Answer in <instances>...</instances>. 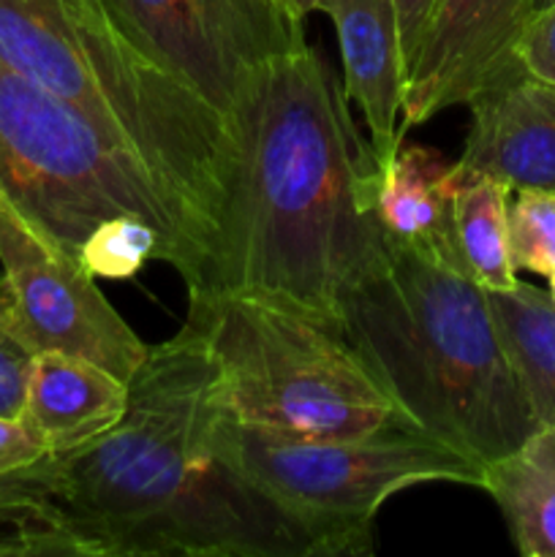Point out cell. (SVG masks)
Returning a JSON list of instances; mask_svg holds the SVG:
<instances>
[{
  "label": "cell",
  "instance_id": "27",
  "mask_svg": "<svg viewBox=\"0 0 555 557\" xmlns=\"http://www.w3.org/2000/svg\"><path fill=\"white\" fill-rule=\"evenodd\" d=\"M547 281H550V297L555 299V270L550 272V275H547Z\"/></svg>",
  "mask_w": 555,
  "mask_h": 557
},
{
  "label": "cell",
  "instance_id": "9",
  "mask_svg": "<svg viewBox=\"0 0 555 557\" xmlns=\"http://www.w3.org/2000/svg\"><path fill=\"white\" fill-rule=\"evenodd\" d=\"M125 30L226 117L254 65L305 47L294 0H103Z\"/></svg>",
  "mask_w": 555,
  "mask_h": 557
},
{
  "label": "cell",
  "instance_id": "24",
  "mask_svg": "<svg viewBox=\"0 0 555 557\" xmlns=\"http://www.w3.org/2000/svg\"><path fill=\"white\" fill-rule=\"evenodd\" d=\"M435 0H395L397 22H400V41H403V60H406V74L417 54L419 41H422L424 25L433 11Z\"/></svg>",
  "mask_w": 555,
  "mask_h": 557
},
{
  "label": "cell",
  "instance_id": "22",
  "mask_svg": "<svg viewBox=\"0 0 555 557\" xmlns=\"http://www.w3.org/2000/svg\"><path fill=\"white\" fill-rule=\"evenodd\" d=\"M517 63L533 79L555 85V3L526 22L517 41Z\"/></svg>",
  "mask_w": 555,
  "mask_h": 557
},
{
  "label": "cell",
  "instance_id": "1",
  "mask_svg": "<svg viewBox=\"0 0 555 557\" xmlns=\"http://www.w3.org/2000/svg\"><path fill=\"white\" fill-rule=\"evenodd\" d=\"M232 169L205 283L254 294L341 335L348 294L386 259L379 169L335 71L305 44L254 65L232 112Z\"/></svg>",
  "mask_w": 555,
  "mask_h": 557
},
{
  "label": "cell",
  "instance_id": "21",
  "mask_svg": "<svg viewBox=\"0 0 555 557\" xmlns=\"http://www.w3.org/2000/svg\"><path fill=\"white\" fill-rule=\"evenodd\" d=\"M36 354L20 341L0 310V417H22Z\"/></svg>",
  "mask_w": 555,
  "mask_h": 557
},
{
  "label": "cell",
  "instance_id": "20",
  "mask_svg": "<svg viewBox=\"0 0 555 557\" xmlns=\"http://www.w3.org/2000/svg\"><path fill=\"white\" fill-rule=\"evenodd\" d=\"M509 253L515 270L544 277L555 270V190H517L509 205Z\"/></svg>",
  "mask_w": 555,
  "mask_h": 557
},
{
  "label": "cell",
  "instance_id": "25",
  "mask_svg": "<svg viewBox=\"0 0 555 557\" xmlns=\"http://www.w3.org/2000/svg\"><path fill=\"white\" fill-rule=\"evenodd\" d=\"M316 3H319V0H297V5L305 11V14H308V11H313Z\"/></svg>",
  "mask_w": 555,
  "mask_h": 557
},
{
  "label": "cell",
  "instance_id": "10",
  "mask_svg": "<svg viewBox=\"0 0 555 557\" xmlns=\"http://www.w3.org/2000/svg\"><path fill=\"white\" fill-rule=\"evenodd\" d=\"M533 0H435L406 74L400 131L471 101L517 63Z\"/></svg>",
  "mask_w": 555,
  "mask_h": 557
},
{
  "label": "cell",
  "instance_id": "3",
  "mask_svg": "<svg viewBox=\"0 0 555 557\" xmlns=\"http://www.w3.org/2000/svg\"><path fill=\"white\" fill-rule=\"evenodd\" d=\"M341 335L414 428L482 466L539 428L488 292L457 267L386 243L343 305Z\"/></svg>",
  "mask_w": 555,
  "mask_h": 557
},
{
  "label": "cell",
  "instance_id": "8",
  "mask_svg": "<svg viewBox=\"0 0 555 557\" xmlns=\"http://www.w3.org/2000/svg\"><path fill=\"white\" fill-rule=\"evenodd\" d=\"M0 310L33 354L87 359L128 384L150 346L109 305L79 259L0 196Z\"/></svg>",
  "mask_w": 555,
  "mask_h": 557
},
{
  "label": "cell",
  "instance_id": "7",
  "mask_svg": "<svg viewBox=\"0 0 555 557\" xmlns=\"http://www.w3.org/2000/svg\"><path fill=\"white\" fill-rule=\"evenodd\" d=\"M212 441L239 479L303 528L313 557L373 553L375 515L403 490L482 487V462L414 424L370 438L303 441L239 424L223 406Z\"/></svg>",
  "mask_w": 555,
  "mask_h": 557
},
{
  "label": "cell",
  "instance_id": "28",
  "mask_svg": "<svg viewBox=\"0 0 555 557\" xmlns=\"http://www.w3.org/2000/svg\"><path fill=\"white\" fill-rule=\"evenodd\" d=\"M294 3H297V0H294Z\"/></svg>",
  "mask_w": 555,
  "mask_h": 557
},
{
  "label": "cell",
  "instance_id": "14",
  "mask_svg": "<svg viewBox=\"0 0 555 557\" xmlns=\"http://www.w3.org/2000/svg\"><path fill=\"white\" fill-rule=\"evenodd\" d=\"M128 384L107 368L60 351L33 357L22 419L38 433L49 457L82 449L120 422Z\"/></svg>",
  "mask_w": 555,
  "mask_h": 557
},
{
  "label": "cell",
  "instance_id": "5",
  "mask_svg": "<svg viewBox=\"0 0 555 557\" xmlns=\"http://www.w3.org/2000/svg\"><path fill=\"white\" fill-rule=\"evenodd\" d=\"M0 196L49 239L79 253L92 228L136 215L163 239L188 292L205 283L210 239L139 156L107 128L0 60Z\"/></svg>",
  "mask_w": 555,
  "mask_h": 557
},
{
  "label": "cell",
  "instance_id": "4",
  "mask_svg": "<svg viewBox=\"0 0 555 557\" xmlns=\"http://www.w3.org/2000/svg\"><path fill=\"white\" fill-rule=\"evenodd\" d=\"M0 60L123 139L199 221L212 250L234 152L226 117L163 69L103 0H0Z\"/></svg>",
  "mask_w": 555,
  "mask_h": 557
},
{
  "label": "cell",
  "instance_id": "18",
  "mask_svg": "<svg viewBox=\"0 0 555 557\" xmlns=\"http://www.w3.org/2000/svg\"><path fill=\"white\" fill-rule=\"evenodd\" d=\"M509 194L501 180L455 161L452 221L460 259L484 292H509L517 270L509 253Z\"/></svg>",
  "mask_w": 555,
  "mask_h": 557
},
{
  "label": "cell",
  "instance_id": "16",
  "mask_svg": "<svg viewBox=\"0 0 555 557\" xmlns=\"http://www.w3.org/2000/svg\"><path fill=\"white\" fill-rule=\"evenodd\" d=\"M90 557L60 495L52 460L0 479V557Z\"/></svg>",
  "mask_w": 555,
  "mask_h": 557
},
{
  "label": "cell",
  "instance_id": "26",
  "mask_svg": "<svg viewBox=\"0 0 555 557\" xmlns=\"http://www.w3.org/2000/svg\"><path fill=\"white\" fill-rule=\"evenodd\" d=\"M555 0H533V14H536V11H542V9H547V5H553Z\"/></svg>",
  "mask_w": 555,
  "mask_h": 557
},
{
  "label": "cell",
  "instance_id": "13",
  "mask_svg": "<svg viewBox=\"0 0 555 557\" xmlns=\"http://www.w3.org/2000/svg\"><path fill=\"white\" fill-rule=\"evenodd\" d=\"M455 161L424 145H400L379 161L373 177V215L395 248L430 256L468 272L452 221Z\"/></svg>",
  "mask_w": 555,
  "mask_h": 557
},
{
  "label": "cell",
  "instance_id": "12",
  "mask_svg": "<svg viewBox=\"0 0 555 557\" xmlns=\"http://www.w3.org/2000/svg\"><path fill=\"white\" fill-rule=\"evenodd\" d=\"M313 11L332 20L343 58V90L357 103L375 158L384 161L403 145V60L395 0H319Z\"/></svg>",
  "mask_w": 555,
  "mask_h": 557
},
{
  "label": "cell",
  "instance_id": "6",
  "mask_svg": "<svg viewBox=\"0 0 555 557\" xmlns=\"http://www.w3.org/2000/svg\"><path fill=\"white\" fill-rule=\"evenodd\" d=\"M185 321L205 337L239 424L303 441L411 424L346 337L297 310L254 294L188 292Z\"/></svg>",
  "mask_w": 555,
  "mask_h": 557
},
{
  "label": "cell",
  "instance_id": "2",
  "mask_svg": "<svg viewBox=\"0 0 555 557\" xmlns=\"http://www.w3.org/2000/svg\"><path fill=\"white\" fill-rule=\"evenodd\" d=\"M218 364L185 321L128 381L120 422L49 457L90 557H313L297 522L218 457Z\"/></svg>",
  "mask_w": 555,
  "mask_h": 557
},
{
  "label": "cell",
  "instance_id": "15",
  "mask_svg": "<svg viewBox=\"0 0 555 557\" xmlns=\"http://www.w3.org/2000/svg\"><path fill=\"white\" fill-rule=\"evenodd\" d=\"M498 506L522 557H555V424L482 468V487Z\"/></svg>",
  "mask_w": 555,
  "mask_h": 557
},
{
  "label": "cell",
  "instance_id": "11",
  "mask_svg": "<svg viewBox=\"0 0 555 557\" xmlns=\"http://www.w3.org/2000/svg\"><path fill=\"white\" fill-rule=\"evenodd\" d=\"M471 131L457 163L506 188L555 190V85L509 71L468 101Z\"/></svg>",
  "mask_w": 555,
  "mask_h": 557
},
{
  "label": "cell",
  "instance_id": "23",
  "mask_svg": "<svg viewBox=\"0 0 555 557\" xmlns=\"http://www.w3.org/2000/svg\"><path fill=\"white\" fill-rule=\"evenodd\" d=\"M49 451L22 417H0V479L47 460Z\"/></svg>",
  "mask_w": 555,
  "mask_h": 557
},
{
  "label": "cell",
  "instance_id": "17",
  "mask_svg": "<svg viewBox=\"0 0 555 557\" xmlns=\"http://www.w3.org/2000/svg\"><path fill=\"white\" fill-rule=\"evenodd\" d=\"M488 299L533 419L555 424V299L522 281Z\"/></svg>",
  "mask_w": 555,
  "mask_h": 557
},
{
  "label": "cell",
  "instance_id": "19",
  "mask_svg": "<svg viewBox=\"0 0 555 557\" xmlns=\"http://www.w3.org/2000/svg\"><path fill=\"white\" fill-rule=\"evenodd\" d=\"M82 270L103 281H128L150 259L163 261V239L147 221L136 215H114L98 223L82 243Z\"/></svg>",
  "mask_w": 555,
  "mask_h": 557
}]
</instances>
